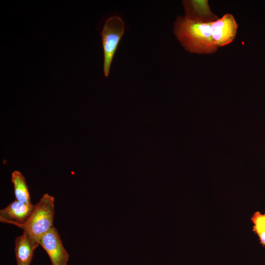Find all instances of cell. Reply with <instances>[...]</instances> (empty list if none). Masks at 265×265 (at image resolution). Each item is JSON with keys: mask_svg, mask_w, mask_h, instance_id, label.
Segmentation results:
<instances>
[{"mask_svg": "<svg viewBox=\"0 0 265 265\" xmlns=\"http://www.w3.org/2000/svg\"><path fill=\"white\" fill-rule=\"evenodd\" d=\"M39 244L47 253L52 265H67L69 255L54 227L41 238Z\"/></svg>", "mask_w": 265, "mask_h": 265, "instance_id": "277c9868", "label": "cell"}, {"mask_svg": "<svg viewBox=\"0 0 265 265\" xmlns=\"http://www.w3.org/2000/svg\"><path fill=\"white\" fill-rule=\"evenodd\" d=\"M251 221L253 223V232L258 236L260 243L265 248V212H254Z\"/></svg>", "mask_w": 265, "mask_h": 265, "instance_id": "30bf717a", "label": "cell"}, {"mask_svg": "<svg viewBox=\"0 0 265 265\" xmlns=\"http://www.w3.org/2000/svg\"><path fill=\"white\" fill-rule=\"evenodd\" d=\"M124 30V22L117 15L107 18L103 26L101 35L104 51L103 70L106 77L109 75L114 54Z\"/></svg>", "mask_w": 265, "mask_h": 265, "instance_id": "3957f363", "label": "cell"}, {"mask_svg": "<svg viewBox=\"0 0 265 265\" xmlns=\"http://www.w3.org/2000/svg\"><path fill=\"white\" fill-rule=\"evenodd\" d=\"M11 181L15 200L25 203H31L28 186L23 174L19 171H14L11 174Z\"/></svg>", "mask_w": 265, "mask_h": 265, "instance_id": "9c48e42d", "label": "cell"}, {"mask_svg": "<svg viewBox=\"0 0 265 265\" xmlns=\"http://www.w3.org/2000/svg\"><path fill=\"white\" fill-rule=\"evenodd\" d=\"M173 30L182 46L190 53L209 54L217 50L212 36L211 23H201L185 16H178Z\"/></svg>", "mask_w": 265, "mask_h": 265, "instance_id": "6da1fadb", "label": "cell"}, {"mask_svg": "<svg viewBox=\"0 0 265 265\" xmlns=\"http://www.w3.org/2000/svg\"><path fill=\"white\" fill-rule=\"evenodd\" d=\"M238 24L234 16L229 13L211 23L212 39L217 47L229 44L236 37Z\"/></svg>", "mask_w": 265, "mask_h": 265, "instance_id": "8992f818", "label": "cell"}, {"mask_svg": "<svg viewBox=\"0 0 265 265\" xmlns=\"http://www.w3.org/2000/svg\"><path fill=\"white\" fill-rule=\"evenodd\" d=\"M54 202L53 196L44 194L35 205L30 217L23 229V232L38 244L41 238L53 227Z\"/></svg>", "mask_w": 265, "mask_h": 265, "instance_id": "7a4b0ae2", "label": "cell"}, {"mask_svg": "<svg viewBox=\"0 0 265 265\" xmlns=\"http://www.w3.org/2000/svg\"><path fill=\"white\" fill-rule=\"evenodd\" d=\"M185 17L201 23H212L218 19L210 8L207 0L183 1Z\"/></svg>", "mask_w": 265, "mask_h": 265, "instance_id": "52a82bcc", "label": "cell"}, {"mask_svg": "<svg viewBox=\"0 0 265 265\" xmlns=\"http://www.w3.org/2000/svg\"></svg>", "mask_w": 265, "mask_h": 265, "instance_id": "8fae6325", "label": "cell"}, {"mask_svg": "<svg viewBox=\"0 0 265 265\" xmlns=\"http://www.w3.org/2000/svg\"><path fill=\"white\" fill-rule=\"evenodd\" d=\"M35 205L18 201L16 200L0 210V221L12 224L23 229L30 217Z\"/></svg>", "mask_w": 265, "mask_h": 265, "instance_id": "5b68a950", "label": "cell"}, {"mask_svg": "<svg viewBox=\"0 0 265 265\" xmlns=\"http://www.w3.org/2000/svg\"><path fill=\"white\" fill-rule=\"evenodd\" d=\"M39 245L25 232L17 237L15 240L14 247L17 265H30L34 251Z\"/></svg>", "mask_w": 265, "mask_h": 265, "instance_id": "ba28073f", "label": "cell"}]
</instances>
